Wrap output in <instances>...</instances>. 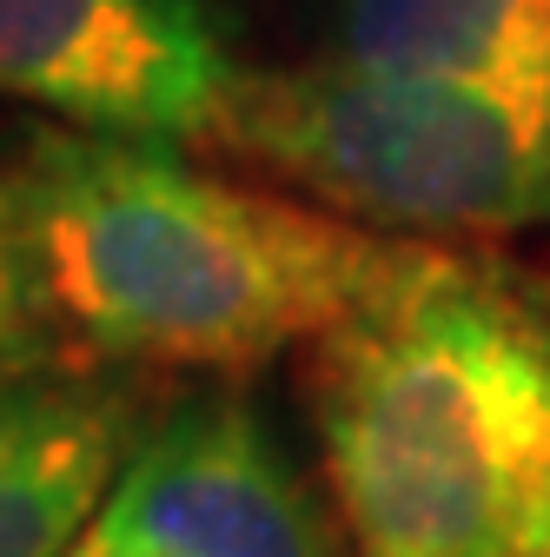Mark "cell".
<instances>
[{"label":"cell","instance_id":"9","mask_svg":"<svg viewBox=\"0 0 550 557\" xmlns=\"http://www.w3.org/2000/svg\"><path fill=\"white\" fill-rule=\"evenodd\" d=\"M66 557H133V550H113V544H100V537L87 531V537H80L74 550H66Z\"/></svg>","mask_w":550,"mask_h":557},{"label":"cell","instance_id":"6","mask_svg":"<svg viewBox=\"0 0 550 557\" xmlns=\"http://www.w3.org/2000/svg\"><path fill=\"white\" fill-rule=\"evenodd\" d=\"M140 438L133 392L53 372L0 385V557H66Z\"/></svg>","mask_w":550,"mask_h":557},{"label":"cell","instance_id":"5","mask_svg":"<svg viewBox=\"0 0 550 557\" xmlns=\"http://www.w3.org/2000/svg\"><path fill=\"white\" fill-rule=\"evenodd\" d=\"M87 531L133 557H346L265 418L226 392L153 418Z\"/></svg>","mask_w":550,"mask_h":557},{"label":"cell","instance_id":"1","mask_svg":"<svg viewBox=\"0 0 550 557\" xmlns=\"http://www.w3.org/2000/svg\"><path fill=\"white\" fill-rule=\"evenodd\" d=\"M312 411L359 557H550V278L404 246L318 338Z\"/></svg>","mask_w":550,"mask_h":557},{"label":"cell","instance_id":"7","mask_svg":"<svg viewBox=\"0 0 550 557\" xmlns=\"http://www.w3.org/2000/svg\"><path fill=\"white\" fill-rule=\"evenodd\" d=\"M338 60L372 74H537L550 66V0H346Z\"/></svg>","mask_w":550,"mask_h":557},{"label":"cell","instance_id":"2","mask_svg":"<svg viewBox=\"0 0 550 557\" xmlns=\"http://www.w3.org/2000/svg\"><path fill=\"white\" fill-rule=\"evenodd\" d=\"M53 312L93 359L252 366L325 338L398 272V233L179 160L166 139L60 126L21 153Z\"/></svg>","mask_w":550,"mask_h":557},{"label":"cell","instance_id":"4","mask_svg":"<svg viewBox=\"0 0 550 557\" xmlns=\"http://www.w3.org/2000/svg\"><path fill=\"white\" fill-rule=\"evenodd\" d=\"M233 94L239 66L192 0H0V100L80 133L220 139Z\"/></svg>","mask_w":550,"mask_h":557},{"label":"cell","instance_id":"8","mask_svg":"<svg viewBox=\"0 0 550 557\" xmlns=\"http://www.w3.org/2000/svg\"><path fill=\"white\" fill-rule=\"evenodd\" d=\"M74 338H66L53 293H47V259L34 239L27 186L14 166H0V385H27L74 366Z\"/></svg>","mask_w":550,"mask_h":557},{"label":"cell","instance_id":"3","mask_svg":"<svg viewBox=\"0 0 550 557\" xmlns=\"http://www.w3.org/2000/svg\"><path fill=\"white\" fill-rule=\"evenodd\" d=\"M220 139L378 233L504 239L550 226V66L485 81L352 60L239 74Z\"/></svg>","mask_w":550,"mask_h":557}]
</instances>
